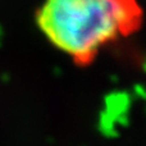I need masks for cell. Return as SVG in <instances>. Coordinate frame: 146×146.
Wrapping results in <instances>:
<instances>
[{
    "instance_id": "1",
    "label": "cell",
    "mask_w": 146,
    "mask_h": 146,
    "mask_svg": "<svg viewBox=\"0 0 146 146\" xmlns=\"http://www.w3.org/2000/svg\"><path fill=\"white\" fill-rule=\"evenodd\" d=\"M35 21L54 48L86 68L108 44L141 30L144 9L139 0H44Z\"/></svg>"
}]
</instances>
